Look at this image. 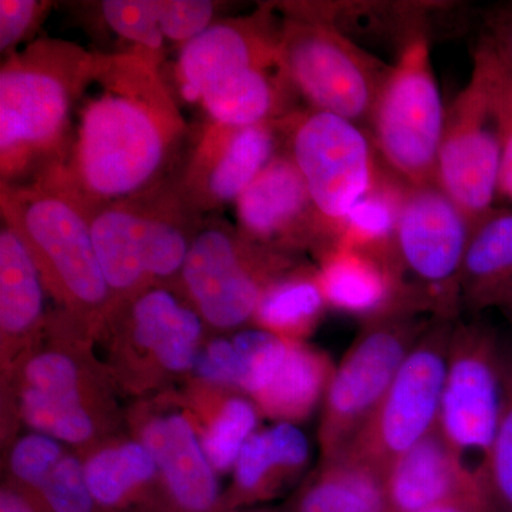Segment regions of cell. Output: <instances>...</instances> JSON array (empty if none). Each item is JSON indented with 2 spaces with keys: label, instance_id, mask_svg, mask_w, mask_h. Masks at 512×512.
<instances>
[{
  "label": "cell",
  "instance_id": "6da1fadb",
  "mask_svg": "<svg viewBox=\"0 0 512 512\" xmlns=\"http://www.w3.org/2000/svg\"><path fill=\"white\" fill-rule=\"evenodd\" d=\"M187 131L160 66L136 52L97 53L69 153L46 174L94 211L165 183Z\"/></svg>",
  "mask_w": 512,
  "mask_h": 512
},
{
  "label": "cell",
  "instance_id": "7a4b0ae2",
  "mask_svg": "<svg viewBox=\"0 0 512 512\" xmlns=\"http://www.w3.org/2000/svg\"><path fill=\"white\" fill-rule=\"evenodd\" d=\"M97 53L62 39H40L0 69L2 185L32 183L69 153L74 119Z\"/></svg>",
  "mask_w": 512,
  "mask_h": 512
},
{
  "label": "cell",
  "instance_id": "3957f363",
  "mask_svg": "<svg viewBox=\"0 0 512 512\" xmlns=\"http://www.w3.org/2000/svg\"><path fill=\"white\" fill-rule=\"evenodd\" d=\"M3 224L32 252L45 288L64 308L99 313L111 293L97 258L92 208L53 175L22 185H2Z\"/></svg>",
  "mask_w": 512,
  "mask_h": 512
},
{
  "label": "cell",
  "instance_id": "277c9868",
  "mask_svg": "<svg viewBox=\"0 0 512 512\" xmlns=\"http://www.w3.org/2000/svg\"><path fill=\"white\" fill-rule=\"evenodd\" d=\"M447 109L431 60L430 36H414L397 52L369 121L382 163L412 187L436 184Z\"/></svg>",
  "mask_w": 512,
  "mask_h": 512
},
{
  "label": "cell",
  "instance_id": "5b68a950",
  "mask_svg": "<svg viewBox=\"0 0 512 512\" xmlns=\"http://www.w3.org/2000/svg\"><path fill=\"white\" fill-rule=\"evenodd\" d=\"M279 57L289 86L309 109L369 127L392 64L326 23L292 15L282 19Z\"/></svg>",
  "mask_w": 512,
  "mask_h": 512
},
{
  "label": "cell",
  "instance_id": "8992f818",
  "mask_svg": "<svg viewBox=\"0 0 512 512\" xmlns=\"http://www.w3.org/2000/svg\"><path fill=\"white\" fill-rule=\"evenodd\" d=\"M284 150L298 168L330 244L375 184L382 160L369 130L311 109L284 120Z\"/></svg>",
  "mask_w": 512,
  "mask_h": 512
},
{
  "label": "cell",
  "instance_id": "52a82bcc",
  "mask_svg": "<svg viewBox=\"0 0 512 512\" xmlns=\"http://www.w3.org/2000/svg\"><path fill=\"white\" fill-rule=\"evenodd\" d=\"M431 320L403 315L363 323L326 390L319 430L323 460L352 446Z\"/></svg>",
  "mask_w": 512,
  "mask_h": 512
},
{
  "label": "cell",
  "instance_id": "ba28073f",
  "mask_svg": "<svg viewBox=\"0 0 512 512\" xmlns=\"http://www.w3.org/2000/svg\"><path fill=\"white\" fill-rule=\"evenodd\" d=\"M473 221L436 184L407 191L396 254L407 284L430 318L457 320L461 271Z\"/></svg>",
  "mask_w": 512,
  "mask_h": 512
},
{
  "label": "cell",
  "instance_id": "9c48e42d",
  "mask_svg": "<svg viewBox=\"0 0 512 512\" xmlns=\"http://www.w3.org/2000/svg\"><path fill=\"white\" fill-rule=\"evenodd\" d=\"M292 268L288 254L214 224L198 228L181 278L201 318L215 328L232 329L254 319L266 289Z\"/></svg>",
  "mask_w": 512,
  "mask_h": 512
},
{
  "label": "cell",
  "instance_id": "30bf717a",
  "mask_svg": "<svg viewBox=\"0 0 512 512\" xmlns=\"http://www.w3.org/2000/svg\"><path fill=\"white\" fill-rule=\"evenodd\" d=\"M456 322L431 320L376 412L346 451L386 473L397 458L439 427L448 348Z\"/></svg>",
  "mask_w": 512,
  "mask_h": 512
},
{
  "label": "cell",
  "instance_id": "8fae6325",
  "mask_svg": "<svg viewBox=\"0 0 512 512\" xmlns=\"http://www.w3.org/2000/svg\"><path fill=\"white\" fill-rule=\"evenodd\" d=\"M505 352L497 330L481 320L456 322L448 348L439 429L466 456L493 440L504 400Z\"/></svg>",
  "mask_w": 512,
  "mask_h": 512
},
{
  "label": "cell",
  "instance_id": "7c38bea8",
  "mask_svg": "<svg viewBox=\"0 0 512 512\" xmlns=\"http://www.w3.org/2000/svg\"><path fill=\"white\" fill-rule=\"evenodd\" d=\"M503 140L483 77L470 80L447 109L436 185L471 221L497 207Z\"/></svg>",
  "mask_w": 512,
  "mask_h": 512
},
{
  "label": "cell",
  "instance_id": "4fadbf2b",
  "mask_svg": "<svg viewBox=\"0 0 512 512\" xmlns=\"http://www.w3.org/2000/svg\"><path fill=\"white\" fill-rule=\"evenodd\" d=\"M284 120L202 131L178 188L198 212L237 202L242 192L284 151Z\"/></svg>",
  "mask_w": 512,
  "mask_h": 512
},
{
  "label": "cell",
  "instance_id": "5bb4252c",
  "mask_svg": "<svg viewBox=\"0 0 512 512\" xmlns=\"http://www.w3.org/2000/svg\"><path fill=\"white\" fill-rule=\"evenodd\" d=\"M239 232L272 251L332 247L311 195L291 157L282 151L235 202Z\"/></svg>",
  "mask_w": 512,
  "mask_h": 512
},
{
  "label": "cell",
  "instance_id": "9a60e30c",
  "mask_svg": "<svg viewBox=\"0 0 512 512\" xmlns=\"http://www.w3.org/2000/svg\"><path fill=\"white\" fill-rule=\"evenodd\" d=\"M318 256L319 281L329 308L359 319L362 325L426 313L397 262L340 245Z\"/></svg>",
  "mask_w": 512,
  "mask_h": 512
},
{
  "label": "cell",
  "instance_id": "2e32d148",
  "mask_svg": "<svg viewBox=\"0 0 512 512\" xmlns=\"http://www.w3.org/2000/svg\"><path fill=\"white\" fill-rule=\"evenodd\" d=\"M140 443L156 461L168 512H232L221 498L217 471L183 413L158 414L148 420Z\"/></svg>",
  "mask_w": 512,
  "mask_h": 512
},
{
  "label": "cell",
  "instance_id": "e0dca14e",
  "mask_svg": "<svg viewBox=\"0 0 512 512\" xmlns=\"http://www.w3.org/2000/svg\"><path fill=\"white\" fill-rule=\"evenodd\" d=\"M281 32L282 22L266 8L247 18L215 22L181 47L175 70L181 97L191 101L205 80L229 67L281 66Z\"/></svg>",
  "mask_w": 512,
  "mask_h": 512
},
{
  "label": "cell",
  "instance_id": "ac0fdd59",
  "mask_svg": "<svg viewBox=\"0 0 512 512\" xmlns=\"http://www.w3.org/2000/svg\"><path fill=\"white\" fill-rule=\"evenodd\" d=\"M384 483L390 512H417L474 490L481 480L437 427L387 468Z\"/></svg>",
  "mask_w": 512,
  "mask_h": 512
},
{
  "label": "cell",
  "instance_id": "d6986e66",
  "mask_svg": "<svg viewBox=\"0 0 512 512\" xmlns=\"http://www.w3.org/2000/svg\"><path fill=\"white\" fill-rule=\"evenodd\" d=\"M20 410L37 433L57 441L86 443L96 433L93 414L83 400L82 375L72 357H46L29 370Z\"/></svg>",
  "mask_w": 512,
  "mask_h": 512
},
{
  "label": "cell",
  "instance_id": "ffe728a7",
  "mask_svg": "<svg viewBox=\"0 0 512 512\" xmlns=\"http://www.w3.org/2000/svg\"><path fill=\"white\" fill-rule=\"evenodd\" d=\"M461 309L503 308L512 296V207L497 205L473 222L461 271Z\"/></svg>",
  "mask_w": 512,
  "mask_h": 512
},
{
  "label": "cell",
  "instance_id": "44dd1931",
  "mask_svg": "<svg viewBox=\"0 0 512 512\" xmlns=\"http://www.w3.org/2000/svg\"><path fill=\"white\" fill-rule=\"evenodd\" d=\"M130 322L134 342L163 369L174 373L194 369L201 350V316L173 292L143 289L131 306Z\"/></svg>",
  "mask_w": 512,
  "mask_h": 512
},
{
  "label": "cell",
  "instance_id": "7402d4cb",
  "mask_svg": "<svg viewBox=\"0 0 512 512\" xmlns=\"http://www.w3.org/2000/svg\"><path fill=\"white\" fill-rule=\"evenodd\" d=\"M308 460V439L295 424L278 423L256 431L235 463L234 493L227 500L228 510L274 497L301 473Z\"/></svg>",
  "mask_w": 512,
  "mask_h": 512
},
{
  "label": "cell",
  "instance_id": "603a6c76",
  "mask_svg": "<svg viewBox=\"0 0 512 512\" xmlns=\"http://www.w3.org/2000/svg\"><path fill=\"white\" fill-rule=\"evenodd\" d=\"M333 372L335 365L326 353L289 340L284 359L254 403L259 412L278 423H299L325 399Z\"/></svg>",
  "mask_w": 512,
  "mask_h": 512
},
{
  "label": "cell",
  "instance_id": "cb8c5ba5",
  "mask_svg": "<svg viewBox=\"0 0 512 512\" xmlns=\"http://www.w3.org/2000/svg\"><path fill=\"white\" fill-rule=\"evenodd\" d=\"M292 512H390L384 473L350 451L325 458Z\"/></svg>",
  "mask_w": 512,
  "mask_h": 512
},
{
  "label": "cell",
  "instance_id": "d4e9b609",
  "mask_svg": "<svg viewBox=\"0 0 512 512\" xmlns=\"http://www.w3.org/2000/svg\"><path fill=\"white\" fill-rule=\"evenodd\" d=\"M84 476L96 503L106 512H128L137 505H160L148 487L158 476L156 461L138 441L107 447L84 463Z\"/></svg>",
  "mask_w": 512,
  "mask_h": 512
},
{
  "label": "cell",
  "instance_id": "484cf974",
  "mask_svg": "<svg viewBox=\"0 0 512 512\" xmlns=\"http://www.w3.org/2000/svg\"><path fill=\"white\" fill-rule=\"evenodd\" d=\"M45 284L32 252L15 231H0V329L2 338L18 339L40 323Z\"/></svg>",
  "mask_w": 512,
  "mask_h": 512
},
{
  "label": "cell",
  "instance_id": "4316f807",
  "mask_svg": "<svg viewBox=\"0 0 512 512\" xmlns=\"http://www.w3.org/2000/svg\"><path fill=\"white\" fill-rule=\"evenodd\" d=\"M409 188V184L383 164L373 187L343 222L335 245L369 252L399 264L397 228Z\"/></svg>",
  "mask_w": 512,
  "mask_h": 512
},
{
  "label": "cell",
  "instance_id": "83f0119b",
  "mask_svg": "<svg viewBox=\"0 0 512 512\" xmlns=\"http://www.w3.org/2000/svg\"><path fill=\"white\" fill-rule=\"evenodd\" d=\"M328 308L318 269H291L266 289L254 319L259 329L303 342Z\"/></svg>",
  "mask_w": 512,
  "mask_h": 512
},
{
  "label": "cell",
  "instance_id": "f1b7e54d",
  "mask_svg": "<svg viewBox=\"0 0 512 512\" xmlns=\"http://www.w3.org/2000/svg\"><path fill=\"white\" fill-rule=\"evenodd\" d=\"M478 476L491 512H512V348L505 352L504 400L490 447L485 451Z\"/></svg>",
  "mask_w": 512,
  "mask_h": 512
},
{
  "label": "cell",
  "instance_id": "f546056e",
  "mask_svg": "<svg viewBox=\"0 0 512 512\" xmlns=\"http://www.w3.org/2000/svg\"><path fill=\"white\" fill-rule=\"evenodd\" d=\"M259 413L256 404L244 397L225 400L201 440L215 471L234 468L242 448L258 431Z\"/></svg>",
  "mask_w": 512,
  "mask_h": 512
},
{
  "label": "cell",
  "instance_id": "4dcf8cb0",
  "mask_svg": "<svg viewBox=\"0 0 512 512\" xmlns=\"http://www.w3.org/2000/svg\"><path fill=\"white\" fill-rule=\"evenodd\" d=\"M473 67L483 77L490 94L503 140L497 205L512 207V73L480 42L474 50Z\"/></svg>",
  "mask_w": 512,
  "mask_h": 512
},
{
  "label": "cell",
  "instance_id": "1f68e13d",
  "mask_svg": "<svg viewBox=\"0 0 512 512\" xmlns=\"http://www.w3.org/2000/svg\"><path fill=\"white\" fill-rule=\"evenodd\" d=\"M100 9L107 26L121 39L133 43L131 52L160 66L165 37L158 20V0H109L100 3Z\"/></svg>",
  "mask_w": 512,
  "mask_h": 512
},
{
  "label": "cell",
  "instance_id": "d6a6232c",
  "mask_svg": "<svg viewBox=\"0 0 512 512\" xmlns=\"http://www.w3.org/2000/svg\"><path fill=\"white\" fill-rule=\"evenodd\" d=\"M241 363V389L255 399L282 362L289 340L264 329H248L232 339Z\"/></svg>",
  "mask_w": 512,
  "mask_h": 512
},
{
  "label": "cell",
  "instance_id": "836d02e7",
  "mask_svg": "<svg viewBox=\"0 0 512 512\" xmlns=\"http://www.w3.org/2000/svg\"><path fill=\"white\" fill-rule=\"evenodd\" d=\"M64 457L53 437L32 433L20 439L10 454V470L20 487L33 493Z\"/></svg>",
  "mask_w": 512,
  "mask_h": 512
},
{
  "label": "cell",
  "instance_id": "e575fe53",
  "mask_svg": "<svg viewBox=\"0 0 512 512\" xmlns=\"http://www.w3.org/2000/svg\"><path fill=\"white\" fill-rule=\"evenodd\" d=\"M215 3L205 0H158V20L165 40L187 45L214 25Z\"/></svg>",
  "mask_w": 512,
  "mask_h": 512
},
{
  "label": "cell",
  "instance_id": "d590c367",
  "mask_svg": "<svg viewBox=\"0 0 512 512\" xmlns=\"http://www.w3.org/2000/svg\"><path fill=\"white\" fill-rule=\"evenodd\" d=\"M50 3L36 0L0 2V52L6 57L18 52V46L39 26Z\"/></svg>",
  "mask_w": 512,
  "mask_h": 512
},
{
  "label": "cell",
  "instance_id": "8d00e7d4",
  "mask_svg": "<svg viewBox=\"0 0 512 512\" xmlns=\"http://www.w3.org/2000/svg\"><path fill=\"white\" fill-rule=\"evenodd\" d=\"M192 370L202 382L241 389V363L232 340H211L198 353Z\"/></svg>",
  "mask_w": 512,
  "mask_h": 512
},
{
  "label": "cell",
  "instance_id": "74e56055",
  "mask_svg": "<svg viewBox=\"0 0 512 512\" xmlns=\"http://www.w3.org/2000/svg\"><path fill=\"white\" fill-rule=\"evenodd\" d=\"M480 43L512 73V2L487 10Z\"/></svg>",
  "mask_w": 512,
  "mask_h": 512
},
{
  "label": "cell",
  "instance_id": "f35d334b",
  "mask_svg": "<svg viewBox=\"0 0 512 512\" xmlns=\"http://www.w3.org/2000/svg\"><path fill=\"white\" fill-rule=\"evenodd\" d=\"M417 512H491V508L485 497L483 484H480L474 490L448 498L446 501Z\"/></svg>",
  "mask_w": 512,
  "mask_h": 512
},
{
  "label": "cell",
  "instance_id": "ab89813d",
  "mask_svg": "<svg viewBox=\"0 0 512 512\" xmlns=\"http://www.w3.org/2000/svg\"><path fill=\"white\" fill-rule=\"evenodd\" d=\"M0 512H46L35 495L20 485H6L0 491Z\"/></svg>",
  "mask_w": 512,
  "mask_h": 512
},
{
  "label": "cell",
  "instance_id": "60d3db41",
  "mask_svg": "<svg viewBox=\"0 0 512 512\" xmlns=\"http://www.w3.org/2000/svg\"><path fill=\"white\" fill-rule=\"evenodd\" d=\"M503 311L505 312V315H507L508 320H510L511 326H512V296L510 299H508V302L505 303L503 306Z\"/></svg>",
  "mask_w": 512,
  "mask_h": 512
},
{
  "label": "cell",
  "instance_id": "b9f144b4",
  "mask_svg": "<svg viewBox=\"0 0 512 512\" xmlns=\"http://www.w3.org/2000/svg\"><path fill=\"white\" fill-rule=\"evenodd\" d=\"M258 512H262V511H258Z\"/></svg>",
  "mask_w": 512,
  "mask_h": 512
}]
</instances>
